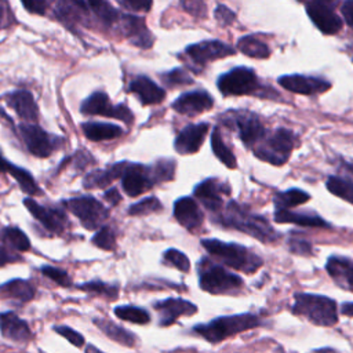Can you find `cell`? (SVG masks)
I'll return each instance as SVG.
<instances>
[{
  "label": "cell",
  "mask_w": 353,
  "mask_h": 353,
  "mask_svg": "<svg viewBox=\"0 0 353 353\" xmlns=\"http://www.w3.org/2000/svg\"><path fill=\"white\" fill-rule=\"evenodd\" d=\"M279 84L288 91L303 95H314L327 91L331 84L320 77L303 76V74H285L279 79Z\"/></svg>",
  "instance_id": "obj_17"
},
{
  "label": "cell",
  "mask_w": 353,
  "mask_h": 353,
  "mask_svg": "<svg viewBox=\"0 0 353 353\" xmlns=\"http://www.w3.org/2000/svg\"><path fill=\"white\" fill-rule=\"evenodd\" d=\"M159 313V325L168 327L174 324L181 316H192L197 312V306L182 298H167L153 303Z\"/></svg>",
  "instance_id": "obj_16"
},
{
  "label": "cell",
  "mask_w": 353,
  "mask_h": 353,
  "mask_svg": "<svg viewBox=\"0 0 353 353\" xmlns=\"http://www.w3.org/2000/svg\"><path fill=\"white\" fill-rule=\"evenodd\" d=\"M225 123H233L234 127L239 130L240 139L244 142L245 146H254L259 143L266 135V130L261 120L250 112H232Z\"/></svg>",
  "instance_id": "obj_11"
},
{
  "label": "cell",
  "mask_w": 353,
  "mask_h": 353,
  "mask_svg": "<svg viewBox=\"0 0 353 353\" xmlns=\"http://www.w3.org/2000/svg\"><path fill=\"white\" fill-rule=\"evenodd\" d=\"M0 240L6 245H8L12 250L19 251V252H25L30 248V241H29L28 236L19 228H15V226L3 228L0 230Z\"/></svg>",
  "instance_id": "obj_32"
},
{
  "label": "cell",
  "mask_w": 353,
  "mask_h": 353,
  "mask_svg": "<svg viewBox=\"0 0 353 353\" xmlns=\"http://www.w3.org/2000/svg\"><path fill=\"white\" fill-rule=\"evenodd\" d=\"M216 223H221L225 228L241 230L263 243H270L280 237L277 230H274L263 216L250 212L234 201L228 204L226 211L216 218Z\"/></svg>",
  "instance_id": "obj_1"
},
{
  "label": "cell",
  "mask_w": 353,
  "mask_h": 353,
  "mask_svg": "<svg viewBox=\"0 0 353 353\" xmlns=\"http://www.w3.org/2000/svg\"><path fill=\"white\" fill-rule=\"evenodd\" d=\"M84 353H105L102 350H99L98 347H95L92 343H87L84 347Z\"/></svg>",
  "instance_id": "obj_57"
},
{
  "label": "cell",
  "mask_w": 353,
  "mask_h": 353,
  "mask_svg": "<svg viewBox=\"0 0 353 353\" xmlns=\"http://www.w3.org/2000/svg\"><path fill=\"white\" fill-rule=\"evenodd\" d=\"M185 52L196 65L203 66L211 61L233 55L236 50L219 40H205L197 44L188 46Z\"/></svg>",
  "instance_id": "obj_12"
},
{
  "label": "cell",
  "mask_w": 353,
  "mask_h": 353,
  "mask_svg": "<svg viewBox=\"0 0 353 353\" xmlns=\"http://www.w3.org/2000/svg\"><path fill=\"white\" fill-rule=\"evenodd\" d=\"M87 6H88V8H91V11L99 19V22L106 26H112L113 23L119 22V19H120V14L117 12V10H114L106 1H88Z\"/></svg>",
  "instance_id": "obj_38"
},
{
  "label": "cell",
  "mask_w": 353,
  "mask_h": 353,
  "mask_svg": "<svg viewBox=\"0 0 353 353\" xmlns=\"http://www.w3.org/2000/svg\"><path fill=\"white\" fill-rule=\"evenodd\" d=\"M22 6L29 11V12H34V14H39V15H43L46 14V10H47V3L46 1H22Z\"/></svg>",
  "instance_id": "obj_51"
},
{
  "label": "cell",
  "mask_w": 353,
  "mask_h": 353,
  "mask_svg": "<svg viewBox=\"0 0 353 353\" xmlns=\"http://www.w3.org/2000/svg\"><path fill=\"white\" fill-rule=\"evenodd\" d=\"M80 112L83 114H99L112 117L124 123H131L134 120V114L125 105H113L109 97L102 91L92 92L88 98H85L80 105Z\"/></svg>",
  "instance_id": "obj_10"
},
{
  "label": "cell",
  "mask_w": 353,
  "mask_h": 353,
  "mask_svg": "<svg viewBox=\"0 0 353 353\" xmlns=\"http://www.w3.org/2000/svg\"><path fill=\"white\" fill-rule=\"evenodd\" d=\"M291 312L320 327H332L338 323L336 302L324 295L296 292Z\"/></svg>",
  "instance_id": "obj_3"
},
{
  "label": "cell",
  "mask_w": 353,
  "mask_h": 353,
  "mask_svg": "<svg viewBox=\"0 0 353 353\" xmlns=\"http://www.w3.org/2000/svg\"><path fill=\"white\" fill-rule=\"evenodd\" d=\"M262 324V320L252 313H241L232 316H221L210 323L197 324L193 327V332L199 334L210 343H219L223 339L247 330L256 328Z\"/></svg>",
  "instance_id": "obj_2"
},
{
  "label": "cell",
  "mask_w": 353,
  "mask_h": 353,
  "mask_svg": "<svg viewBox=\"0 0 353 353\" xmlns=\"http://www.w3.org/2000/svg\"><path fill=\"white\" fill-rule=\"evenodd\" d=\"M327 189L332 194L353 204V181L352 179H345L341 176H330L327 179Z\"/></svg>",
  "instance_id": "obj_39"
},
{
  "label": "cell",
  "mask_w": 353,
  "mask_h": 353,
  "mask_svg": "<svg viewBox=\"0 0 353 353\" xmlns=\"http://www.w3.org/2000/svg\"><path fill=\"white\" fill-rule=\"evenodd\" d=\"M103 199L110 204V205H116L120 203L121 196L119 193V190L116 188H109L105 193H103Z\"/></svg>",
  "instance_id": "obj_54"
},
{
  "label": "cell",
  "mask_w": 353,
  "mask_h": 353,
  "mask_svg": "<svg viewBox=\"0 0 353 353\" xmlns=\"http://www.w3.org/2000/svg\"><path fill=\"white\" fill-rule=\"evenodd\" d=\"M237 50L251 58H268L270 54L269 47L255 36H244L237 41Z\"/></svg>",
  "instance_id": "obj_34"
},
{
  "label": "cell",
  "mask_w": 353,
  "mask_h": 353,
  "mask_svg": "<svg viewBox=\"0 0 353 353\" xmlns=\"http://www.w3.org/2000/svg\"><path fill=\"white\" fill-rule=\"evenodd\" d=\"M341 313L349 317H353V302H345L341 306Z\"/></svg>",
  "instance_id": "obj_56"
},
{
  "label": "cell",
  "mask_w": 353,
  "mask_h": 353,
  "mask_svg": "<svg viewBox=\"0 0 353 353\" xmlns=\"http://www.w3.org/2000/svg\"><path fill=\"white\" fill-rule=\"evenodd\" d=\"M91 241L94 243V245H97V247H99L101 250H105V251H112L116 247L114 232L112 230L110 226H106V225L99 228L95 232Z\"/></svg>",
  "instance_id": "obj_42"
},
{
  "label": "cell",
  "mask_w": 353,
  "mask_h": 353,
  "mask_svg": "<svg viewBox=\"0 0 353 353\" xmlns=\"http://www.w3.org/2000/svg\"><path fill=\"white\" fill-rule=\"evenodd\" d=\"M215 18L222 23V25H230L233 22V19L236 18L234 12L228 8L226 6L223 4H219L216 8H215Z\"/></svg>",
  "instance_id": "obj_49"
},
{
  "label": "cell",
  "mask_w": 353,
  "mask_h": 353,
  "mask_svg": "<svg viewBox=\"0 0 353 353\" xmlns=\"http://www.w3.org/2000/svg\"><path fill=\"white\" fill-rule=\"evenodd\" d=\"M94 324L112 341L127 346V347H134L137 343V335L127 328L113 323L112 320L108 319H94Z\"/></svg>",
  "instance_id": "obj_28"
},
{
  "label": "cell",
  "mask_w": 353,
  "mask_h": 353,
  "mask_svg": "<svg viewBox=\"0 0 353 353\" xmlns=\"http://www.w3.org/2000/svg\"><path fill=\"white\" fill-rule=\"evenodd\" d=\"M52 330H54L57 334H59L61 336H63L66 341H69V342H70L73 346H76V347H81V346H84V343H85L84 336H83L79 331L73 330V328L69 327V325L58 324V325H52Z\"/></svg>",
  "instance_id": "obj_47"
},
{
  "label": "cell",
  "mask_w": 353,
  "mask_h": 353,
  "mask_svg": "<svg viewBox=\"0 0 353 353\" xmlns=\"http://www.w3.org/2000/svg\"><path fill=\"white\" fill-rule=\"evenodd\" d=\"M199 284L210 294H234L241 290L243 280L221 265L204 259L199 266Z\"/></svg>",
  "instance_id": "obj_5"
},
{
  "label": "cell",
  "mask_w": 353,
  "mask_h": 353,
  "mask_svg": "<svg viewBox=\"0 0 353 353\" xmlns=\"http://www.w3.org/2000/svg\"><path fill=\"white\" fill-rule=\"evenodd\" d=\"M218 88L223 95L258 94L259 81L255 72L245 66H237L219 76Z\"/></svg>",
  "instance_id": "obj_9"
},
{
  "label": "cell",
  "mask_w": 353,
  "mask_h": 353,
  "mask_svg": "<svg viewBox=\"0 0 353 353\" xmlns=\"http://www.w3.org/2000/svg\"><path fill=\"white\" fill-rule=\"evenodd\" d=\"M125 161L112 164L103 170H94L88 172L83 179V186L85 189H95V188H106L114 179L121 178L123 171L125 168Z\"/></svg>",
  "instance_id": "obj_27"
},
{
  "label": "cell",
  "mask_w": 353,
  "mask_h": 353,
  "mask_svg": "<svg viewBox=\"0 0 353 353\" xmlns=\"http://www.w3.org/2000/svg\"><path fill=\"white\" fill-rule=\"evenodd\" d=\"M211 146H212L214 154L218 157L219 161H222L229 168H236V164H237L236 157L230 152V149L225 145V142L222 141V137H221V132L218 128H214V131H212Z\"/></svg>",
  "instance_id": "obj_36"
},
{
  "label": "cell",
  "mask_w": 353,
  "mask_h": 353,
  "mask_svg": "<svg viewBox=\"0 0 353 353\" xmlns=\"http://www.w3.org/2000/svg\"><path fill=\"white\" fill-rule=\"evenodd\" d=\"M119 4L128 11H148L152 7V1L143 0H119Z\"/></svg>",
  "instance_id": "obj_48"
},
{
  "label": "cell",
  "mask_w": 353,
  "mask_h": 353,
  "mask_svg": "<svg viewBox=\"0 0 353 353\" xmlns=\"http://www.w3.org/2000/svg\"><path fill=\"white\" fill-rule=\"evenodd\" d=\"M3 19H4V10H3V7L0 6V28L3 26Z\"/></svg>",
  "instance_id": "obj_59"
},
{
  "label": "cell",
  "mask_w": 353,
  "mask_h": 353,
  "mask_svg": "<svg viewBox=\"0 0 353 353\" xmlns=\"http://www.w3.org/2000/svg\"><path fill=\"white\" fill-rule=\"evenodd\" d=\"M201 245L211 255L221 259L226 266L244 273H254L262 265L261 258L236 243H223L216 239H205L201 240Z\"/></svg>",
  "instance_id": "obj_4"
},
{
  "label": "cell",
  "mask_w": 353,
  "mask_h": 353,
  "mask_svg": "<svg viewBox=\"0 0 353 353\" xmlns=\"http://www.w3.org/2000/svg\"><path fill=\"white\" fill-rule=\"evenodd\" d=\"M120 29L124 36L134 44L141 48H148L153 43V37L148 30L145 21L135 15L121 14L120 15Z\"/></svg>",
  "instance_id": "obj_20"
},
{
  "label": "cell",
  "mask_w": 353,
  "mask_h": 353,
  "mask_svg": "<svg viewBox=\"0 0 353 353\" xmlns=\"http://www.w3.org/2000/svg\"><path fill=\"white\" fill-rule=\"evenodd\" d=\"M25 207L28 211L48 230L52 233H62L66 229L68 225V216L62 210L57 208H48L41 204H39L34 199H25L23 200Z\"/></svg>",
  "instance_id": "obj_15"
},
{
  "label": "cell",
  "mask_w": 353,
  "mask_h": 353,
  "mask_svg": "<svg viewBox=\"0 0 353 353\" xmlns=\"http://www.w3.org/2000/svg\"><path fill=\"white\" fill-rule=\"evenodd\" d=\"M7 103L17 112V114L28 121L34 123L39 119V108L33 95L28 90H17L7 97Z\"/></svg>",
  "instance_id": "obj_25"
},
{
  "label": "cell",
  "mask_w": 353,
  "mask_h": 353,
  "mask_svg": "<svg viewBox=\"0 0 353 353\" xmlns=\"http://www.w3.org/2000/svg\"><path fill=\"white\" fill-rule=\"evenodd\" d=\"M81 130L84 137L92 142L114 139L123 134V128L113 123L85 121L81 124Z\"/></svg>",
  "instance_id": "obj_29"
},
{
  "label": "cell",
  "mask_w": 353,
  "mask_h": 353,
  "mask_svg": "<svg viewBox=\"0 0 353 353\" xmlns=\"http://www.w3.org/2000/svg\"><path fill=\"white\" fill-rule=\"evenodd\" d=\"M325 268L341 288L353 292V261L343 256H330Z\"/></svg>",
  "instance_id": "obj_26"
},
{
  "label": "cell",
  "mask_w": 353,
  "mask_h": 353,
  "mask_svg": "<svg viewBox=\"0 0 353 353\" xmlns=\"http://www.w3.org/2000/svg\"><path fill=\"white\" fill-rule=\"evenodd\" d=\"M306 12L316 28L324 34H335L342 29V21L330 3L310 1L306 4Z\"/></svg>",
  "instance_id": "obj_14"
},
{
  "label": "cell",
  "mask_w": 353,
  "mask_h": 353,
  "mask_svg": "<svg viewBox=\"0 0 353 353\" xmlns=\"http://www.w3.org/2000/svg\"><path fill=\"white\" fill-rule=\"evenodd\" d=\"M230 189L216 178H207L194 188V196L210 211H218L222 207V196L229 194Z\"/></svg>",
  "instance_id": "obj_19"
},
{
  "label": "cell",
  "mask_w": 353,
  "mask_h": 353,
  "mask_svg": "<svg viewBox=\"0 0 353 353\" xmlns=\"http://www.w3.org/2000/svg\"><path fill=\"white\" fill-rule=\"evenodd\" d=\"M163 81L168 87H178V85H188L193 83V79L181 68L172 69L161 76Z\"/></svg>",
  "instance_id": "obj_45"
},
{
  "label": "cell",
  "mask_w": 353,
  "mask_h": 353,
  "mask_svg": "<svg viewBox=\"0 0 353 353\" xmlns=\"http://www.w3.org/2000/svg\"><path fill=\"white\" fill-rule=\"evenodd\" d=\"M11 176L18 182L19 188L28 193V194H39L40 193V189H39V185L36 183V181L33 179L32 174L29 171H26L25 168H21L18 165L14 164V167L11 168L10 171Z\"/></svg>",
  "instance_id": "obj_40"
},
{
  "label": "cell",
  "mask_w": 353,
  "mask_h": 353,
  "mask_svg": "<svg viewBox=\"0 0 353 353\" xmlns=\"http://www.w3.org/2000/svg\"><path fill=\"white\" fill-rule=\"evenodd\" d=\"M22 258L18 254H14L12 251H8L4 245H0V266H4L7 263L19 262Z\"/></svg>",
  "instance_id": "obj_50"
},
{
  "label": "cell",
  "mask_w": 353,
  "mask_h": 353,
  "mask_svg": "<svg viewBox=\"0 0 353 353\" xmlns=\"http://www.w3.org/2000/svg\"><path fill=\"white\" fill-rule=\"evenodd\" d=\"M114 314L120 320L135 323V324H148L150 321V314L148 313V310L139 306H132V305L116 306Z\"/></svg>",
  "instance_id": "obj_35"
},
{
  "label": "cell",
  "mask_w": 353,
  "mask_h": 353,
  "mask_svg": "<svg viewBox=\"0 0 353 353\" xmlns=\"http://www.w3.org/2000/svg\"><path fill=\"white\" fill-rule=\"evenodd\" d=\"M153 185L154 182L150 167H145L142 164H125L121 175V188L128 196L137 197L150 189Z\"/></svg>",
  "instance_id": "obj_13"
},
{
  "label": "cell",
  "mask_w": 353,
  "mask_h": 353,
  "mask_svg": "<svg viewBox=\"0 0 353 353\" xmlns=\"http://www.w3.org/2000/svg\"><path fill=\"white\" fill-rule=\"evenodd\" d=\"M153 182H164L174 178L175 161L174 160H159L153 167H150Z\"/></svg>",
  "instance_id": "obj_41"
},
{
  "label": "cell",
  "mask_w": 353,
  "mask_h": 353,
  "mask_svg": "<svg viewBox=\"0 0 353 353\" xmlns=\"http://www.w3.org/2000/svg\"><path fill=\"white\" fill-rule=\"evenodd\" d=\"M12 167H14V164L10 163L8 160H6V159L3 157V154H1V152H0V172H1V174H3V172H8V174H10V171H11Z\"/></svg>",
  "instance_id": "obj_55"
},
{
  "label": "cell",
  "mask_w": 353,
  "mask_h": 353,
  "mask_svg": "<svg viewBox=\"0 0 353 353\" xmlns=\"http://www.w3.org/2000/svg\"><path fill=\"white\" fill-rule=\"evenodd\" d=\"M79 290L105 296L106 299H116L119 296V285L117 284H109L101 280H92L77 285Z\"/></svg>",
  "instance_id": "obj_37"
},
{
  "label": "cell",
  "mask_w": 353,
  "mask_h": 353,
  "mask_svg": "<svg viewBox=\"0 0 353 353\" xmlns=\"http://www.w3.org/2000/svg\"><path fill=\"white\" fill-rule=\"evenodd\" d=\"M296 139L292 131L287 128L276 130L268 139L254 149L255 157L262 161L270 163L273 165H283L288 157L291 150L295 148Z\"/></svg>",
  "instance_id": "obj_6"
},
{
  "label": "cell",
  "mask_w": 353,
  "mask_h": 353,
  "mask_svg": "<svg viewBox=\"0 0 353 353\" xmlns=\"http://www.w3.org/2000/svg\"><path fill=\"white\" fill-rule=\"evenodd\" d=\"M63 204L73 215L79 218L80 223L88 230L102 228V223L109 216L108 208L92 196L72 197L65 200Z\"/></svg>",
  "instance_id": "obj_7"
},
{
  "label": "cell",
  "mask_w": 353,
  "mask_h": 353,
  "mask_svg": "<svg viewBox=\"0 0 353 353\" xmlns=\"http://www.w3.org/2000/svg\"><path fill=\"white\" fill-rule=\"evenodd\" d=\"M341 11H342V15H343V18H345V22H346L350 28H353V0L345 1V3L342 4Z\"/></svg>",
  "instance_id": "obj_53"
},
{
  "label": "cell",
  "mask_w": 353,
  "mask_h": 353,
  "mask_svg": "<svg viewBox=\"0 0 353 353\" xmlns=\"http://www.w3.org/2000/svg\"><path fill=\"white\" fill-rule=\"evenodd\" d=\"M290 250L296 254H309L312 251V247L307 241L303 240H290Z\"/></svg>",
  "instance_id": "obj_52"
},
{
  "label": "cell",
  "mask_w": 353,
  "mask_h": 353,
  "mask_svg": "<svg viewBox=\"0 0 353 353\" xmlns=\"http://www.w3.org/2000/svg\"><path fill=\"white\" fill-rule=\"evenodd\" d=\"M0 332L3 338L15 343H28L33 339L29 324L14 312L0 313Z\"/></svg>",
  "instance_id": "obj_18"
},
{
  "label": "cell",
  "mask_w": 353,
  "mask_h": 353,
  "mask_svg": "<svg viewBox=\"0 0 353 353\" xmlns=\"http://www.w3.org/2000/svg\"><path fill=\"white\" fill-rule=\"evenodd\" d=\"M309 199H310V196L306 192H303L301 189H296V188H292L290 190L277 193L273 199V203H274L276 210L287 211L291 207H296L302 203H306Z\"/></svg>",
  "instance_id": "obj_33"
},
{
  "label": "cell",
  "mask_w": 353,
  "mask_h": 353,
  "mask_svg": "<svg viewBox=\"0 0 353 353\" xmlns=\"http://www.w3.org/2000/svg\"><path fill=\"white\" fill-rule=\"evenodd\" d=\"M128 91L135 94L143 105L160 103L165 97V91L146 76H138L131 80Z\"/></svg>",
  "instance_id": "obj_24"
},
{
  "label": "cell",
  "mask_w": 353,
  "mask_h": 353,
  "mask_svg": "<svg viewBox=\"0 0 353 353\" xmlns=\"http://www.w3.org/2000/svg\"><path fill=\"white\" fill-rule=\"evenodd\" d=\"M163 258H164V261H165L167 263L172 265L174 268H176V269L181 270V272H188V270L190 269V262H189L188 256H186L183 252L175 250V248L167 250V251L164 252Z\"/></svg>",
  "instance_id": "obj_46"
},
{
  "label": "cell",
  "mask_w": 353,
  "mask_h": 353,
  "mask_svg": "<svg viewBox=\"0 0 353 353\" xmlns=\"http://www.w3.org/2000/svg\"><path fill=\"white\" fill-rule=\"evenodd\" d=\"M208 131L207 123H199V124H190L185 127L176 137L174 148L181 154H192L196 153Z\"/></svg>",
  "instance_id": "obj_22"
},
{
  "label": "cell",
  "mask_w": 353,
  "mask_h": 353,
  "mask_svg": "<svg viewBox=\"0 0 353 353\" xmlns=\"http://www.w3.org/2000/svg\"><path fill=\"white\" fill-rule=\"evenodd\" d=\"M18 132L29 150L36 157H48L54 150H57L63 139L48 134L36 123H22L18 125Z\"/></svg>",
  "instance_id": "obj_8"
},
{
  "label": "cell",
  "mask_w": 353,
  "mask_h": 353,
  "mask_svg": "<svg viewBox=\"0 0 353 353\" xmlns=\"http://www.w3.org/2000/svg\"><path fill=\"white\" fill-rule=\"evenodd\" d=\"M276 222L281 223H295L301 226H312V228H328L330 225L316 214H303V212H292L276 210L274 212Z\"/></svg>",
  "instance_id": "obj_31"
},
{
  "label": "cell",
  "mask_w": 353,
  "mask_h": 353,
  "mask_svg": "<svg viewBox=\"0 0 353 353\" xmlns=\"http://www.w3.org/2000/svg\"><path fill=\"white\" fill-rule=\"evenodd\" d=\"M174 216L188 230L197 229L203 222V212L192 197H181L175 201Z\"/></svg>",
  "instance_id": "obj_23"
},
{
  "label": "cell",
  "mask_w": 353,
  "mask_h": 353,
  "mask_svg": "<svg viewBox=\"0 0 353 353\" xmlns=\"http://www.w3.org/2000/svg\"><path fill=\"white\" fill-rule=\"evenodd\" d=\"M214 101L205 91H190L179 95L174 103L172 109L181 114L194 116L211 109Z\"/></svg>",
  "instance_id": "obj_21"
},
{
  "label": "cell",
  "mask_w": 353,
  "mask_h": 353,
  "mask_svg": "<svg viewBox=\"0 0 353 353\" xmlns=\"http://www.w3.org/2000/svg\"><path fill=\"white\" fill-rule=\"evenodd\" d=\"M161 210V203L159 201L157 197L150 196V197H145L141 201L132 204L128 208V214L130 215H148L152 212H156Z\"/></svg>",
  "instance_id": "obj_43"
},
{
  "label": "cell",
  "mask_w": 353,
  "mask_h": 353,
  "mask_svg": "<svg viewBox=\"0 0 353 353\" xmlns=\"http://www.w3.org/2000/svg\"><path fill=\"white\" fill-rule=\"evenodd\" d=\"M0 294L18 302H29L36 295V287L23 279H14L0 285Z\"/></svg>",
  "instance_id": "obj_30"
},
{
  "label": "cell",
  "mask_w": 353,
  "mask_h": 353,
  "mask_svg": "<svg viewBox=\"0 0 353 353\" xmlns=\"http://www.w3.org/2000/svg\"><path fill=\"white\" fill-rule=\"evenodd\" d=\"M312 353H338V352L335 349H332V347H320V349L313 350Z\"/></svg>",
  "instance_id": "obj_58"
},
{
  "label": "cell",
  "mask_w": 353,
  "mask_h": 353,
  "mask_svg": "<svg viewBox=\"0 0 353 353\" xmlns=\"http://www.w3.org/2000/svg\"><path fill=\"white\" fill-rule=\"evenodd\" d=\"M40 272L47 279L52 280L54 283H57L61 287H70L72 285V279L68 274V272L63 270V269H59V268H55V266H51V265H44V266H41Z\"/></svg>",
  "instance_id": "obj_44"
}]
</instances>
